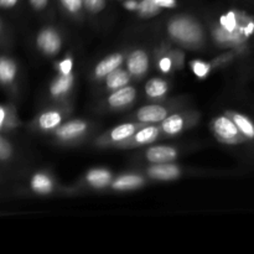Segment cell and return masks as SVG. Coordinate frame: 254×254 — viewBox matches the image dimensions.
Masks as SVG:
<instances>
[{
    "mask_svg": "<svg viewBox=\"0 0 254 254\" xmlns=\"http://www.w3.org/2000/svg\"><path fill=\"white\" fill-rule=\"evenodd\" d=\"M170 114L165 107L160 106V104H148L136 111L135 119L141 123L158 124L168 118Z\"/></svg>",
    "mask_w": 254,
    "mask_h": 254,
    "instance_id": "9c48e42d",
    "label": "cell"
},
{
    "mask_svg": "<svg viewBox=\"0 0 254 254\" xmlns=\"http://www.w3.org/2000/svg\"><path fill=\"white\" fill-rule=\"evenodd\" d=\"M225 114L235 122V124L238 127L241 133L247 138V140L254 139V123L251 121L250 117L236 111H227Z\"/></svg>",
    "mask_w": 254,
    "mask_h": 254,
    "instance_id": "ac0fdd59",
    "label": "cell"
},
{
    "mask_svg": "<svg viewBox=\"0 0 254 254\" xmlns=\"http://www.w3.org/2000/svg\"><path fill=\"white\" fill-rule=\"evenodd\" d=\"M154 2H155L156 5H159V6L163 9V7H165V9H173V7H175L176 5H178V1L176 0H153Z\"/></svg>",
    "mask_w": 254,
    "mask_h": 254,
    "instance_id": "1f68e13d",
    "label": "cell"
},
{
    "mask_svg": "<svg viewBox=\"0 0 254 254\" xmlns=\"http://www.w3.org/2000/svg\"><path fill=\"white\" fill-rule=\"evenodd\" d=\"M169 89H170V86H169L168 82L160 77L150 78L145 84V93L151 99L163 98L168 93Z\"/></svg>",
    "mask_w": 254,
    "mask_h": 254,
    "instance_id": "ffe728a7",
    "label": "cell"
},
{
    "mask_svg": "<svg viewBox=\"0 0 254 254\" xmlns=\"http://www.w3.org/2000/svg\"><path fill=\"white\" fill-rule=\"evenodd\" d=\"M160 135H161L160 127L155 126V124H148V126L139 129V130L136 131L135 134H133L130 138L126 139V140L117 144L114 148L131 149V148H139V146L149 145V144H153Z\"/></svg>",
    "mask_w": 254,
    "mask_h": 254,
    "instance_id": "8992f818",
    "label": "cell"
},
{
    "mask_svg": "<svg viewBox=\"0 0 254 254\" xmlns=\"http://www.w3.org/2000/svg\"><path fill=\"white\" fill-rule=\"evenodd\" d=\"M190 67L191 69H192L193 74H195L198 79H206L210 76L211 71H212L211 62L202 61V60H192V61L190 62Z\"/></svg>",
    "mask_w": 254,
    "mask_h": 254,
    "instance_id": "603a6c76",
    "label": "cell"
},
{
    "mask_svg": "<svg viewBox=\"0 0 254 254\" xmlns=\"http://www.w3.org/2000/svg\"><path fill=\"white\" fill-rule=\"evenodd\" d=\"M60 1L64 5V9L72 15L79 14L82 7H83V1L82 0H60Z\"/></svg>",
    "mask_w": 254,
    "mask_h": 254,
    "instance_id": "83f0119b",
    "label": "cell"
},
{
    "mask_svg": "<svg viewBox=\"0 0 254 254\" xmlns=\"http://www.w3.org/2000/svg\"><path fill=\"white\" fill-rule=\"evenodd\" d=\"M156 64H158L159 69L165 74L170 73L174 68L173 62H171L168 51L163 52L161 50H156Z\"/></svg>",
    "mask_w": 254,
    "mask_h": 254,
    "instance_id": "d4e9b609",
    "label": "cell"
},
{
    "mask_svg": "<svg viewBox=\"0 0 254 254\" xmlns=\"http://www.w3.org/2000/svg\"><path fill=\"white\" fill-rule=\"evenodd\" d=\"M211 129H212L215 138L220 143L228 144V145H237V144L247 140V138L241 133L235 122L226 114L216 117L211 122Z\"/></svg>",
    "mask_w": 254,
    "mask_h": 254,
    "instance_id": "7a4b0ae2",
    "label": "cell"
},
{
    "mask_svg": "<svg viewBox=\"0 0 254 254\" xmlns=\"http://www.w3.org/2000/svg\"><path fill=\"white\" fill-rule=\"evenodd\" d=\"M166 30L170 39L184 49L196 51L206 44V31L202 24L189 15H178L170 19Z\"/></svg>",
    "mask_w": 254,
    "mask_h": 254,
    "instance_id": "6da1fadb",
    "label": "cell"
},
{
    "mask_svg": "<svg viewBox=\"0 0 254 254\" xmlns=\"http://www.w3.org/2000/svg\"><path fill=\"white\" fill-rule=\"evenodd\" d=\"M16 74V66L9 59L0 60V82L1 83H10L14 81Z\"/></svg>",
    "mask_w": 254,
    "mask_h": 254,
    "instance_id": "7402d4cb",
    "label": "cell"
},
{
    "mask_svg": "<svg viewBox=\"0 0 254 254\" xmlns=\"http://www.w3.org/2000/svg\"><path fill=\"white\" fill-rule=\"evenodd\" d=\"M200 119V114L196 112H184V113H175L164 119L160 127L161 135L176 136L185 131L186 129L195 126Z\"/></svg>",
    "mask_w": 254,
    "mask_h": 254,
    "instance_id": "277c9868",
    "label": "cell"
},
{
    "mask_svg": "<svg viewBox=\"0 0 254 254\" xmlns=\"http://www.w3.org/2000/svg\"><path fill=\"white\" fill-rule=\"evenodd\" d=\"M82 1H83V6L93 14L101 12L106 6V0H82Z\"/></svg>",
    "mask_w": 254,
    "mask_h": 254,
    "instance_id": "f546056e",
    "label": "cell"
},
{
    "mask_svg": "<svg viewBox=\"0 0 254 254\" xmlns=\"http://www.w3.org/2000/svg\"><path fill=\"white\" fill-rule=\"evenodd\" d=\"M6 118H7V112L5 111L4 108H1V107H0V129H1L2 126H4Z\"/></svg>",
    "mask_w": 254,
    "mask_h": 254,
    "instance_id": "e575fe53",
    "label": "cell"
},
{
    "mask_svg": "<svg viewBox=\"0 0 254 254\" xmlns=\"http://www.w3.org/2000/svg\"><path fill=\"white\" fill-rule=\"evenodd\" d=\"M74 84V74H59L56 78L52 81L50 86V94L52 98L60 99L66 97L71 92L72 87Z\"/></svg>",
    "mask_w": 254,
    "mask_h": 254,
    "instance_id": "9a60e30c",
    "label": "cell"
},
{
    "mask_svg": "<svg viewBox=\"0 0 254 254\" xmlns=\"http://www.w3.org/2000/svg\"><path fill=\"white\" fill-rule=\"evenodd\" d=\"M236 54H237V51H236V50H233V51L226 52V54H223V55H221V56H217L216 59H213L212 61H211L212 69L220 68V67H223V66H227V64H230L233 59H235Z\"/></svg>",
    "mask_w": 254,
    "mask_h": 254,
    "instance_id": "484cf974",
    "label": "cell"
},
{
    "mask_svg": "<svg viewBox=\"0 0 254 254\" xmlns=\"http://www.w3.org/2000/svg\"><path fill=\"white\" fill-rule=\"evenodd\" d=\"M17 2V0H0L1 7H12Z\"/></svg>",
    "mask_w": 254,
    "mask_h": 254,
    "instance_id": "d590c367",
    "label": "cell"
},
{
    "mask_svg": "<svg viewBox=\"0 0 254 254\" xmlns=\"http://www.w3.org/2000/svg\"><path fill=\"white\" fill-rule=\"evenodd\" d=\"M175 69H183L185 66V55L180 50H170L168 52Z\"/></svg>",
    "mask_w": 254,
    "mask_h": 254,
    "instance_id": "4316f807",
    "label": "cell"
},
{
    "mask_svg": "<svg viewBox=\"0 0 254 254\" xmlns=\"http://www.w3.org/2000/svg\"><path fill=\"white\" fill-rule=\"evenodd\" d=\"M49 0H30V4L32 5V7L36 10H42L46 7Z\"/></svg>",
    "mask_w": 254,
    "mask_h": 254,
    "instance_id": "d6a6232c",
    "label": "cell"
},
{
    "mask_svg": "<svg viewBox=\"0 0 254 254\" xmlns=\"http://www.w3.org/2000/svg\"><path fill=\"white\" fill-rule=\"evenodd\" d=\"M37 47L46 56H56L62 47V39L55 27H45L39 32L36 39Z\"/></svg>",
    "mask_w": 254,
    "mask_h": 254,
    "instance_id": "52a82bcc",
    "label": "cell"
},
{
    "mask_svg": "<svg viewBox=\"0 0 254 254\" xmlns=\"http://www.w3.org/2000/svg\"><path fill=\"white\" fill-rule=\"evenodd\" d=\"M145 126H148V124L141 123V122L138 121L135 123L119 124V126L114 127V128L109 129L106 133L99 135L94 141V144L99 148H114L117 144L130 138L133 134H135L139 129Z\"/></svg>",
    "mask_w": 254,
    "mask_h": 254,
    "instance_id": "3957f363",
    "label": "cell"
},
{
    "mask_svg": "<svg viewBox=\"0 0 254 254\" xmlns=\"http://www.w3.org/2000/svg\"><path fill=\"white\" fill-rule=\"evenodd\" d=\"M84 179H86V183L91 188L101 190V189H106L112 185L113 174L109 170H107V169H92V170H89L86 174Z\"/></svg>",
    "mask_w": 254,
    "mask_h": 254,
    "instance_id": "2e32d148",
    "label": "cell"
},
{
    "mask_svg": "<svg viewBox=\"0 0 254 254\" xmlns=\"http://www.w3.org/2000/svg\"><path fill=\"white\" fill-rule=\"evenodd\" d=\"M124 62V55L121 52H117V54L108 55L107 57H104L101 62L96 64L94 67V78L96 79H103L108 76L111 72H113L114 69L119 68L122 66V64Z\"/></svg>",
    "mask_w": 254,
    "mask_h": 254,
    "instance_id": "4fadbf2b",
    "label": "cell"
},
{
    "mask_svg": "<svg viewBox=\"0 0 254 254\" xmlns=\"http://www.w3.org/2000/svg\"><path fill=\"white\" fill-rule=\"evenodd\" d=\"M179 156V151L173 146L155 145L148 148L145 151V159L151 164L173 163Z\"/></svg>",
    "mask_w": 254,
    "mask_h": 254,
    "instance_id": "7c38bea8",
    "label": "cell"
},
{
    "mask_svg": "<svg viewBox=\"0 0 254 254\" xmlns=\"http://www.w3.org/2000/svg\"><path fill=\"white\" fill-rule=\"evenodd\" d=\"M124 7L131 10V11H138L139 2L136 0H127V1H124Z\"/></svg>",
    "mask_w": 254,
    "mask_h": 254,
    "instance_id": "836d02e7",
    "label": "cell"
},
{
    "mask_svg": "<svg viewBox=\"0 0 254 254\" xmlns=\"http://www.w3.org/2000/svg\"><path fill=\"white\" fill-rule=\"evenodd\" d=\"M145 183V178L138 174H124L112 181L111 188L117 191H130L143 188Z\"/></svg>",
    "mask_w": 254,
    "mask_h": 254,
    "instance_id": "5bb4252c",
    "label": "cell"
},
{
    "mask_svg": "<svg viewBox=\"0 0 254 254\" xmlns=\"http://www.w3.org/2000/svg\"><path fill=\"white\" fill-rule=\"evenodd\" d=\"M31 189L40 195H47V193H51L54 191L55 184L50 175L44 173H37L31 179Z\"/></svg>",
    "mask_w": 254,
    "mask_h": 254,
    "instance_id": "44dd1931",
    "label": "cell"
},
{
    "mask_svg": "<svg viewBox=\"0 0 254 254\" xmlns=\"http://www.w3.org/2000/svg\"><path fill=\"white\" fill-rule=\"evenodd\" d=\"M130 73H129L127 69L123 68H117L113 72L108 74V76L104 78L106 81V88L108 91H117V89L122 88L124 86H128L129 82H130Z\"/></svg>",
    "mask_w": 254,
    "mask_h": 254,
    "instance_id": "d6986e66",
    "label": "cell"
},
{
    "mask_svg": "<svg viewBox=\"0 0 254 254\" xmlns=\"http://www.w3.org/2000/svg\"><path fill=\"white\" fill-rule=\"evenodd\" d=\"M89 124L82 119H72L64 124H60L54 130V135L60 143L71 144L81 140L87 134Z\"/></svg>",
    "mask_w": 254,
    "mask_h": 254,
    "instance_id": "5b68a950",
    "label": "cell"
},
{
    "mask_svg": "<svg viewBox=\"0 0 254 254\" xmlns=\"http://www.w3.org/2000/svg\"><path fill=\"white\" fill-rule=\"evenodd\" d=\"M72 68H73V59L71 56H66L64 60L56 64V69L59 74L72 73Z\"/></svg>",
    "mask_w": 254,
    "mask_h": 254,
    "instance_id": "f1b7e54d",
    "label": "cell"
},
{
    "mask_svg": "<svg viewBox=\"0 0 254 254\" xmlns=\"http://www.w3.org/2000/svg\"><path fill=\"white\" fill-rule=\"evenodd\" d=\"M161 7L156 5L153 0H141L139 2L138 14L141 17H153L160 12Z\"/></svg>",
    "mask_w": 254,
    "mask_h": 254,
    "instance_id": "cb8c5ba5",
    "label": "cell"
},
{
    "mask_svg": "<svg viewBox=\"0 0 254 254\" xmlns=\"http://www.w3.org/2000/svg\"><path fill=\"white\" fill-rule=\"evenodd\" d=\"M136 98V89L130 86H124L113 91L107 98V104L112 109H124L130 106Z\"/></svg>",
    "mask_w": 254,
    "mask_h": 254,
    "instance_id": "8fae6325",
    "label": "cell"
},
{
    "mask_svg": "<svg viewBox=\"0 0 254 254\" xmlns=\"http://www.w3.org/2000/svg\"><path fill=\"white\" fill-rule=\"evenodd\" d=\"M127 71L134 78H141L149 69V56L144 50H134L127 57Z\"/></svg>",
    "mask_w": 254,
    "mask_h": 254,
    "instance_id": "ba28073f",
    "label": "cell"
},
{
    "mask_svg": "<svg viewBox=\"0 0 254 254\" xmlns=\"http://www.w3.org/2000/svg\"><path fill=\"white\" fill-rule=\"evenodd\" d=\"M146 175L153 180L171 181L181 176V169L173 163L153 164L146 170Z\"/></svg>",
    "mask_w": 254,
    "mask_h": 254,
    "instance_id": "30bf717a",
    "label": "cell"
},
{
    "mask_svg": "<svg viewBox=\"0 0 254 254\" xmlns=\"http://www.w3.org/2000/svg\"><path fill=\"white\" fill-rule=\"evenodd\" d=\"M11 155V146L5 139L0 136V160H6Z\"/></svg>",
    "mask_w": 254,
    "mask_h": 254,
    "instance_id": "4dcf8cb0",
    "label": "cell"
},
{
    "mask_svg": "<svg viewBox=\"0 0 254 254\" xmlns=\"http://www.w3.org/2000/svg\"><path fill=\"white\" fill-rule=\"evenodd\" d=\"M64 119V113L59 109H51L40 114L37 119V127L44 131L55 130L61 124Z\"/></svg>",
    "mask_w": 254,
    "mask_h": 254,
    "instance_id": "e0dca14e",
    "label": "cell"
}]
</instances>
